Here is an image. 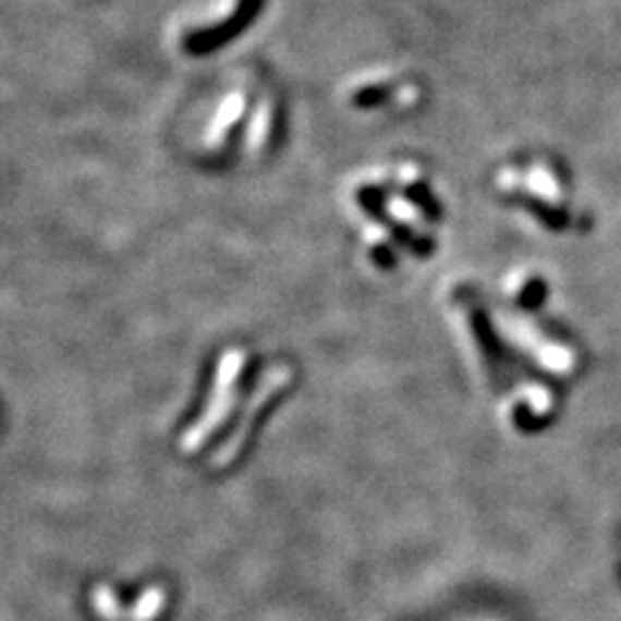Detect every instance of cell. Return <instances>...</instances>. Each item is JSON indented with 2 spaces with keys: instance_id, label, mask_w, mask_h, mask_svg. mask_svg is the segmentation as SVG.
<instances>
[]
</instances>
